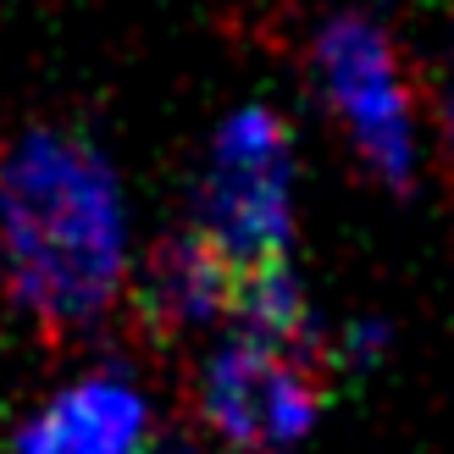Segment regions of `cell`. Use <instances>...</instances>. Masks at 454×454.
Here are the masks:
<instances>
[{
  "mask_svg": "<svg viewBox=\"0 0 454 454\" xmlns=\"http://www.w3.org/2000/svg\"><path fill=\"white\" fill-rule=\"evenodd\" d=\"M145 438V399L128 382H78L17 433V454H133Z\"/></svg>",
  "mask_w": 454,
  "mask_h": 454,
  "instance_id": "cell-5",
  "label": "cell"
},
{
  "mask_svg": "<svg viewBox=\"0 0 454 454\" xmlns=\"http://www.w3.org/2000/svg\"><path fill=\"white\" fill-rule=\"evenodd\" d=\"M227 294H233V266L200 233L172 239L150 266V300H155L161 322H211V316H227Z\"/></svg>",
  "mask_w": 454,
  "mask_h": 454,
  "instance_id": "cell-6",
  "label": "cell"
},
{
  "mask_svg": "<svg viewBox=\"0 0 454 454\" xmlns=\"http://www.w3.org/2000/svg\"><path fill=\"white\" fill-rule=\"evenodd\" d=\"M449 128H454V111H449Z\"/></svg>",
  "mask_w": 454,
  "mask_h": 454,
  "instance_id": "cell-7",
  "label": "cell"
},
{
  "mask_svg": "<svg viewBox=\"0 0 454 454\" xmlns=\"http://www.w3.org/2000/svg\"><path fill=\"white\" fill-rule=\"evenodd\" d=\"M200 239L233 271L288 261V128L271 111L249 106L222 128L200 200Z\"/></svg>",
  "mask_w": 454,
  "mask_h": 454,
  "instance_id": "cell-2",
  "label": "cell"
},
{
  "mask_svg": "<svg viewBox=\"0 0 454 454\" xmlns=\"http://www.w3.org/2000/svg\"><path fill=\"white\" fill-rule=\"evenodd\" d=\"M316 51H322L327 95L338 106V117L349 122L360 155L388 184H404L416 167V145H411V111H404V83H399L388 39L360 17H338L322 28Z\"/></svg>",
  "mask_w": 454,
  "mask_h": 454,
  "instance_id": "cell-4",
  "label": "cell"
},
{
  "mask_svg": "<svg viewBox=\"0 0 454 454\" xmlns=\"http://www.w3.org/2000/svg\"><path fill=\"white\" fill-rule=\"evenodd\" d=\"M0 255L17 300L56 327H83L122 288V200L73 133H22L0 161Z\"/></svg>",
  "mask_w": 454,
  "mask_h": 454,
  "instance_id": "cell-1",
  "label": "cell"
},
{
  "mask_svg": "<svg viewBox=\"0 0 454 454\" xmlns=\"http://www.w3.org/2000/svg\"><path fill=\"white\" fill-rule=\"evenodd\" d=\"M322 411V377L300 355L266 344H227L206 372V416L211 427L249 454H278L310 433Z\"/></svg>",
  "mask_w": 454,
  "mask_h": 454,
  "instance_id": "cell-3",
  "label": "cell"
}]
</instances>
